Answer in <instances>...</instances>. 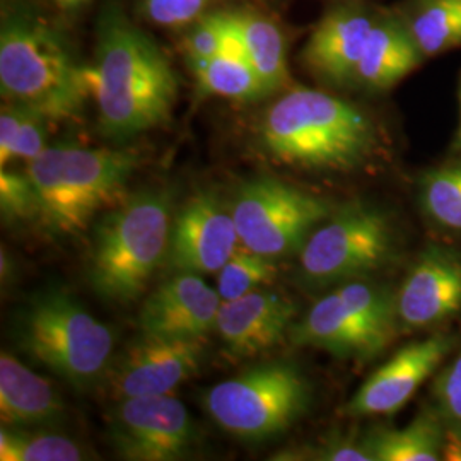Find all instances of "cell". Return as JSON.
Returning <instances> with one entry per match:
<instances>
[{"label": "cell", "mask_w": 461, "mask_h": 461, "mask_svg": "<svg viewBox=\"0 0 461 461\" xmlns=\"http://www.w3.org/2000/svg\"><path fill=\"white\" fill-rule=\"evenodd\" d=\"M86 77L99 131L116 142L165 125L178 98V77L165 53L113 2L101 11L96 60Z\"/></svg>", "instance_id": "obj_1"}, {"label": "cell", "mask_w": 461, "mask_h": 461, "mask_svg": "<svg viewBox=\"0 0 461 461\" xmlns=\"http://www.w3.org/2000/svg\"><path fill=\"white\" fill-rule=\"evenodd\" d=\"M258 135L272 159L306 171H352L378 142L375 123L357 106L308 87H293L276 99Z\"/></svg>", "instance_id": "obj_2"}, {"label": "cell", "mask_w": 461, "mask_h": 461, "mask_svg": "<svg viewBox=\"0 0 461 461\" xmlns=\"http://www.w3.org/2000/svg\"><path fill=\"white\" fill-rule=\"evenodd\" d=\"M0 91L7 103L50 122L74 120L91 96L86 67L62 36L34 17H5L0 30Z\"/></svg>", "instance_id": "obj_3"}, {"label": "cell", "mask_w": 461, "mask_h": 461, "mask_svg": "<svg viewBox=\"0 0 461 461\" xmlns=\"http://www.w3.org/2000/svg\"><path fill=\"white\" fill-rule=\"evenodd\" d=\"M139 166L132 150L51 146L28 163L38 200V221L59 234H77L93 217L122 202Z\"/></svg>", "instance_id": "obj_4"}, {"label": "cell", "mask_w": 461, "mask_h": 461, "mask_svg": "<svg viewBox=\"0 0 461 461\" xmlns=\"http://www.w3.org/2000/svg\"><path fill=\"white\" fill-rule=\"evenodd\" d=\"M171 198L166 192H140L122 202L96 230L89 280L99 296L131 303L169 255Z\"/></svg>", "instance_id": "obj_5"}, {"label": "cell", "mask_w": 461, "mask_h": 461, "mask_svg": "<svg viewBox=\"0 0 461 461\" xmlns=\"http://www.w3.org/2000/svg\"><path fill=\"white\" fill-rule=\"evenodd\" d=\"M19 346L72 386L87 388L104 376L113 356V333L62 293L34 297L21 314Z\"/></svg>", "instance_id": "obj_6"}, {"label": "cell", "mask_w": 461, "mask_h": 461, "mask_svg": "<svg viewBox=\"0 0 461 461\" xmlns=\"http://www.w3.org/2000/svg\"><path fill=\"white\" fill-rule=\"evenodd\" d=\"M310 400V383L296 366L268 363L217 383L203 396V405L222 430L260 443L294 426Z\"/></svg>", "instance_id": "obj_7"}, {"label": "cell", "mask_w": 461, "mask_h": 461, "mask_svg": "<svg viewBox=\"0 0 461 461\" xmlns=\"http://www.w3.org/2000/svg\"><path fill=\"white\" fill-rule=\"evenodd\" d=\"M393 251V230L384 214L366 203H348L331 212L301 248V279L316 287L340 285L376 272Z\"/></svg>", "instance_id": "obj_8"}, {"label": "cell", "mask_w": 461, "mask_h": 461, "mask_svg": "<svg viewBox=\"0 0 461 461\" xmlns=\"http://www.w3.org/2000/svg\"><path fill=\"white\" fill-rule=\"evenodd\" d=\"M230 207L240 243L272 260L301 251L333 212L329 200L276 178L241 185Z\"/></svg>", "instance_id": "obj_9"}, {"label": "cell", "mask_w": 461, "mask_h": 461, "mask_svg": "<svg viewBox=\"0 0 461 461\" xmlns=\"http://www.w3.org/2000/svg\"><path fill=\"white\" fill-rule=\"evenodd\" d=\"M108 432L120 458L131 461L183 460L197 439L190 413L173 395L118 400Z\"/></svg>", "instance_id": "obj_10"}, {"label": "cell", "mask_w": 461, "mask_h": 461, "mask_svg": "<svg viewBox=\"0 0 461 461\" xmlns=\"http://www.w3.org/2000/svg\"><path fill=\"white\" fill-rule=\"evenodd\" d=\"M203 361V340H169L142 335L104 373V388L113 400L173 395L194 378Z\"/></svg>", "instance_id": "obj_11"}, {"label": "cell", "mask_w": 461, "mask_h": 461, "mask_svg": "<svg viewBox=\"0 0 461 461\" xmlns=\"http://www.w3.org/2000/svg\"><path fill=\"white\" fill-rule=\"evenodd\" d=\"M230 205L214 194H197L173 219L169 262L188 274H217L238 249Z\"/></svg>", "instance_id": "obj_12"}, {"label": "cell", "mask_w": 461, "mask_h": 461, "mask_svg": "<svg viewBox=\"0 0 461 461\" xmlns=\"http://www.w3.org/2000/svg\"><path fill=\"white\" fill-rule=\"evenodd\" d=\"M222 299L217 289L183 272L144 301L139 314L142 335L169 340H203L217 323Z\"/></svg>", "instance_id": "obj_13"}, {"label": "cell", "mask_w": 461, "mask_h": 461, "mask_svg": "<svg viewBox=\"0 0 461 461\" xmlns=\"http://www.w3.org/2000/svg\"><path fill=\"white\" fill-rule=\"evenodd\" d=\"M449 350L451 340L446 337H430L400 348L388 363L364 381L348 400L346 412L354 417L398 412L438 369Z\"/></svg>", "instance_id": "obj_14"}, {"label": "cell", "mask_w": 461, "mask_h": 461, "mask_svg": "<svg viewBox=\"0 0 461 461\" xmlns=\"http://www.w3.org/2000/svg\"><path fill=\"white\" fill-rule=\"evenodd\" d=\"M378 16L361 4H346L323 17L301 59L318 79L333 86L354 84L366 41Z\"/></svg>", "instance_id": "obj_15"}, {"label": "cell", "mask_w": 461, "mask_h": 461, "mask_svg": "<svg viewBox=\"0 0 461 461\" xmlns=\"http://www.w3.org/2000/svg\"><path fill=\"white\" fill-rule=\"evenodd\" d=\"M296 306L289 297L257 289L222 301L215 331L232 356L251 357L277 346L294 325Z\"/></svg>", "instance_id": "obj_16"}, {"label": "cell", "mask_w": 461, "mask_h": 461, "mask_svg": "<svg viewBox=\"0 0 461 461\" xmlns=\"http://www.w3.org/2000/svg\"><path fill=\"white\" fill-rule=\"evenodd\" d=\"M400 323L428 329L461 310V264L456 257L430 248L412 267L396 293Z\"/></svg>", "instance_id": "obj_17"}, {"label": "cell", "mask_w": 461, "mask_h": 461, "mask_svg": "<svg viewBox=\"0 0 461 461\" xmlns=\"http://www.w3.org/2000/svg\"><path fill=\"white\" fill-rule=\"evenodd\" d=\"M297 347H314L340 359L367 361L386 347L350 312L337 291L318 299L289 331Z\"/></svg>", "instance_id": "obj_18"}, {"label": "cell", "mask_w": 461, "mask_h": 461, "mask_svg": "<svg viewBox=\"0 0 461 461\" xmlns=\"http://www.w3.org/2000/svg\"><path fill=\"white\" fill-rule=\"evenodd\" d=\"M66 407L49 379L19 363L13 354L0 356L2 426L33 429L62 420Z\"/></svg>", "instance_id": "obj_19"}, {"label": "cell", "mask_w": 461, "mask_h": 461, "mask_svg": "<svg viewBox=\"0 0 461 461\" xmlns=\"http://www.w3.org/2000/svg\"><path fill=\"white\" fill-rule=\"evenodd\" d=\"M424 59L402 17H378L366 41L354 84L367 91H386L405 79Z\"/></svg>", "instance_id": "obj_20"}, {"label": "cell", "mask_w": 461, "mask_h": 461, "mask_svg": "<svg viewBox=\"0 0 461 461\" xmlns=\"http://www.w3.org/2000/svg\"><path fill=\"white\" fill-rule=\"evenodd\" d=\"M226 17L248 62L255 67L272 95L279 93L291 81L287 66V40L279 24L253 9L226 13Z\"/></svg>", "instance_id": "obj_21"}, {"label": "cell", "mask_w": 461, "mask_h": 461, "mask_svg": "<svg viewBox=\"0 0 461 461\" xmlns=\"http://www.w3.org/2000/svg\"><path fill=\"white\" fill-rule=\"evenodd\" d=\"M190 68L197 79L198 89L203 95L253 103L272 96V91L264 83L241 53L234 38V45L207 60L190 62Z\"/></svg>", "instance_id": "obj_22"}, {"label": "cell", "mask_w": 461, "mask_h": 461, "mask_svg": "<svg viewBox=\"0 0 461 461\" xmlns=\"http://www.w3.org/2000/svg\"><path fill=\"white\" fill-rule=\"evenodd\" d=\"M402 21L424 57L461 47V0H411Z\"/></svg>", "instance_id": "obj_23"}, {"label": "cell", "mask_w": 461, "mask_h": 461, "mask_svg": "<svg viewBox=\"0 0 461 461\" xmlns=\"http://www.w3.org/2000/svg\"><path fill=\"white\" fill-rule=\"evenodd\" d=\"M443 432L432 417L415 419L407 428L378 430L364 441L373 461H436Z\"/></svg>", "instance_id": "obj_24"}, {"label": "cell", "mask_w": 461, "mask_h": 461, "mask_svg": "<svg viewBox=\"0 0 461 461\" xmlns=\"http://www.w3.org/2000/svg\"><path fill=\"white\" fill-rule=\"evenodd\" d=\"M86 458L77 441L53 432L2 426V461H79Z\"/></svg>", "instance_id": "obj_25"}, {"label": "cell", "mask_w": 461, "mask_h": 461, "mask_svg": "<svg viewBox=\"0 0 461 461\" xmlns=\"http://www.w3.org/2000/svg\"><path fill=\"white\" fill-rule=\"evenodd\" d=\"M420 200L434 222L461 230V161L430 171L422 180Z\"/></svg>", "instance_id": "obj_26"}, {"label": "cell", "mask_w": 461, "mask_h": 461, "mask_svg": "<svg viewBox=\"0 0 461 461\" xmlns=\"http://www.w3.org/2000/svg\"><path fill=\"white\" fill-rule=\"evenodd\" d=\"M277 276V267L272 258L255 253L248 248H238L234 255L217 272V293L222 301L245 296L262 289Z\"/></svg>", "instance_id": "obj_27"}, {"label": "cell", "mask_w": 461, "mask_h": 461, "mask_svg": "<svg viewBox=\"0 0 461 461\" xmlns=\"http://www.w3.org/2000/svg\"><path fill=\"white\" fill-rule=\"evenodd\" d=\"M230 45H234V34L228 24L226 13H215L198 19L195 28L185 40V51L190 64L212 59Z\"/></svg>", "instance_id": "obj_28"}, {"label": "cell", "mask_w": 461, "mask_h": 461, "mask_svg": "<svg viewBox=\"0 0 461 461\" xmlns=\"http://www.w3.org/2000/svg\"><path fill=\"white\" fill-rule=\"evenodd\" d=\"M0 209L5 222L38 217V200L28 175L2 167L0 171Z\"/></svg>", "instance_id": "obj_29"}, {"label": "cell", "mask_w": 461, "mask_h": 461, "mask_svg": "<svg viewBox=\"0 0 461 461\" xmlns=\"http://www.w3.org/2000/svg\"><path fill=\"white\" fill-rule=\"evenodd\" d=\"M142 11L154 24L178 28L202 16L212 0H140Z\"/></svg>", "instance_id": "obj_30"}, {"label": "cell", "mask_w": 461, "mask_h": 461, "mask_svg": "<svg viewBox=\"0 0 461 461\" xmlns=\"http://www.w3.org/2000/svg\"><path fill=\"white\" fill-rule=\"evenodd\" d=\"M436 398L446 424L461 445V356L449 364L436 383Z\"/></svg>", "instance_id": "obj_31"}, {"label": "cell", "mask_w": 461, "mask_h": 461, "mask_svg": "<svg viewBox=\"0 0 461 461\" xmlns=\"http://www.w3.org/2000/svg\"><path fill=\"white\" fill-rule=\"evenodd\" d=\"M24 108V106H23ZM49 118H45L36 112H32L28 108H24L23 112V120L17 131L16 140L11 150V161L14 159H24L26 163L33 161L34 158H38L47 146V125H49Z\"/></svg>", "instance_id": "obj_32"}, {"label": "cell", "mask_w": 461, "mask_h": 461, "mask_svg": "<svg viewBox=\"0 0 461 461\" xmlns=\"http://www.w3.org/2000/svg\"><path fill=\"white\" fill-rule=\"evenodd\" d=\"M24 108L19 104L7 103L2 106L0 113V166L5 167L11 161V150L16 140L17 131L23 120Z\"/></svg>", "instance_id": "obj_33"}, {"label": "cell", "mask_w": 461, "mask_h": 461, "mask_svg": "<svg viewBox=\"0 0 461 461\" xmlns=\"http://www.w3.org/2000/svg\"><path fill=\"white\" fill-rule=\"evenodd\" d=\"M446 455H447V460L461 461V445H458V443H453V445L447 447Z\"/></svg>", "instance_id": "obj_34"}, {"label": "cell", "mask_w": 461, "mask_h": 461, "mask_svg": "<svg viewBox=\"0 0 461 461\" xmlns=\"http://www.w3.org/2000/svg\"><path fill=\"white\" fill-rule=\"evenodd\" d=\"M60 7H67V9H70V7H77V5H81L83 2L86 0H55Z\"/></svg>", "instance_id": "obj_35"}, {"label": "cell", "mask_w": 461, "mask_h": 461, "mask_svg": "<svg viewBox=\"0 0 461 461\" xmlns=\"http://www.w3.org/2000/svg\"><path fill=\"white\" fill-rule=\"evenodd\" d=\"M456 148L461 149V81H460V127H458V133H456Z\"/></svg>", "instance_id": "obj_36"}]
</instances>
